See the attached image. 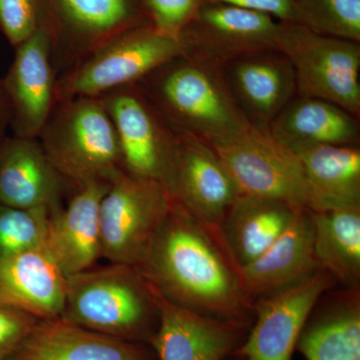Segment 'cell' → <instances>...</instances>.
Here are the masks:
<instances>
[{
	"label": "cell",
	"mask_w": 360,
	"mask_h": 360,
	"mask_svg": "<svg viewBox=\"0 0 360 360\" xmlns=\"http://www.w3.org/2000/svg\"><path fill=\"white\" fill-rule=\"evenodd\" d=\"M70 191L39 139L14 136L0 146V203L22 210H60Z\"/></svg>",
	"instance_id": "obj_17"
},
{
	"label": "cell",
	"mask_w": 360,
	"mask_h": 360,
	"mask_svg": "<svg viewBox=\"0 0 360 360\" xmlns=\"http://www.w3.org/2000/svg\"><path fill=\"white\" fill-rule=\"evenodd\" d=\"M333 283L335 279L319 269L297 285L258 298L250 333L234 355L243 360H292L307 319Z\"/></svg>",
	"instance_id": "obj_13"
},
{
	"label": "cell",
	"mask_w": 360,
	"mask_h": 360,
	"mask_svg": "<svg viewBox=\"0 0 360 360\" xmlns=\"http://www.w3.org/2000/svg\"><path fill=\"white\" fill-rule=\"evenodd\" d=\"M136 84L170 129L212 146L231 141L251 125L232 98L219 66L212 63L177 56Z\"/></svg>",
	"instance_id": "obj_2"
},
{
	"label": "cell",
	"mask_w": 360,
	"mask_h": 360,
	"mask_svg": "<svg viewBox=\"0 0 360 360\" xmlns=\"http://www.w3.org/2000/svg\"><path fill=\"white\" fill-rule=\"evenodd\" d=\"M307 360H360V291L347 288L314 307L295 347Z\"/></svg>",
	"instance_id": "obj_24"
},
{
	"label": "cell",
	"mask_w": 360,
	"mask_h": 360,
	"mask_svg": "<svg viewBox=\"0 0 360 360\" xmlns=\"http://www.w3.org/2000/svg\"><path fill=\"white\" fill-rule=\"evenodd\" d=\"M60 319L108 338L149 345L160 314L153 286L139 269L110 262L66 276Z\"/></svg>",
	"instance_id": "obj_3"
},
{
	"label": "cell",
	"mask_w": 360,
	"mask_h": 360,
	"mask_svg": "<svg viewBox=\"0 0 360 360\" xmlns=\"http://www.w3.org/2000/svg\"><path fill=\"white\" fill-rule=\"evenodd\" d=\"M162 184L172 202L194 219L219 226L243 194L210 143L174 130Z\"/></svg>",
	"instance_id": "obj_9"
},
{
	"label": "cell",
	"mask_w": 360,
	"mask_h": 360,
	"mask_svg": "<svg viewBox=\"0 0 360 360\" xmlns=\"http://www.w3.org/2000/svg\"><path fill=\"white\" fill-rule=\"evenodd\" d=\"M277 49L293 66L297 96L329 101L360 118V42L281 22Z\"/></svg>",
	"instance_id": "obj_7"
},
{
	"label": "cell",
	"mask_w": 360,
	"mask_h": 360,
	"mask_svg": "<svg viewBox=\"0 0 360 360\" xmlns=\"http://www.w3.org/2000/svg\"><path fill=\"white\" fill-rule=\"evenodd\" d=\"M304 169L307 210L360 207L359 146H321L296 153Z\"/></svg>",
	"instance_id": "obj_23"
},
{
	"label": "cell",
	"mask_w": 360,
	"mask_h": 360,
	"mask_svg": "<svg viewBox=\"0 0 360 360\" xmlns=\"http://www.w3.org/2000/svg\"><path fill=\"white\" fill-rule=\"evenodd\" d=\"M149 22L141 0H40L58 77L125 30Z\"/></svg>",
	"instance_id": "obj_6"
},
{
	"label": "cell",
	"mask_w": 360,
	"mask_h": 360,
	"mask_svg": "<svg viewBox=\"0 0 360 360\" xmlns=\"http://www.w3.org/2000/svg\"><path fill=\"white\" fill-rule=\"evenodd\" d=\"M117 134L123 172L162 184L172 143V130L137 84L99 96Z\"/></svg>",
	"instance_id": "obj_12"
},
{
	"label": "cell",
	"mask_w": 360,
	"mask_h": 360,
	"mask_svg": "<svg viewBox=\"0 0 360 360\" xmlns=\"http://www.w3.org/2000/svg\"><path fill=\"white\" fill-rule=\"evenodd\" d=\"M310 213L319 269L347 288H359L360 207Z\"/></svg>",
	"instance_id": "obj_26"
},
{
	"label": "cell",
	"mask_w": 360,
	"mask_h": 360,
	"mask_svg": "<svg viewBox=\"0 0 360 360\" xmlns=\"http://www.w3.org/2000/svg\"><path fill=\"white\" fill-rule=\"evenodd\" d=\"M202 4H220L257 11L279 22L295 23V0H202Z\"/></svg>",
	"instance_id": "obj_32"
},
{
	"label": "cell",
	"mask_w": 360,
	"mask_h": 360,
	"mask_svg": "<svg viewBox=\"0 0 360 360\" xmlns=\"http://www.w3.org/2000/svg\"><path fill=\"white\" fill-rule=\"evenodd\" d=\"M241 193L285 201L307 210L304 169L298 155L270 134L250 125L231 141L212 146Z\"/></svg>",
	"instance_id": "obj_10"
},
{
	"label": "cell",
	"mask_w": 360,
	"mask_h": 360,
	"mask_svg": "<svg viewBox=\"0 0 360 360\" xmlns=\"http://www.w3.org/2000/svg\"><path fill=\"white\" fill-rule=\"evenodd\" d=\"M219 68L232 98L253 127L269 129L296 96L295 70L278 49L251 52Z\"/></svg>",
	"instance_id": "obj_15"
},
{
	"label": "cell",
	"mask_w": 360,
	"mask_h": 360,
	"mask_svg": "<svg viewBox=\"0 0 360 360\" xmlns=\"http://www.w3.org/2000/svg\"><path fill=\"white\" fill-rule=\"evenodd\" d=\"M66 276L45 248L0 257V305L39 319L60 317Z\"/></svg>",
	"instance_id": "obj_21"
},
{
	"label": "cell",
	"mask_w": 360,
	"mask_h": 360,
	"mask_svg": "<svg viewBox=\"0 0 360 360\" xmlns=\"http://www.w3.org/2000/svg\"><path fill=\"white\" fill-rule=\"evenodd\" d=\"M37 321L32 314L0 305V360L13 354Z\"/></svg>",
	"instance_id": "obj_31"
},
{
	"label": "cell",
	"mask_w": 360,
	"mask_h": 360,
	"mask_svg": "<svg viewBox=\"0 0 360 360\" xmlns=\"http://www.w3.org/2000/svg\"><path fill=\"white\" fill-rule=\"evenodd\" d=\"M56 75L44 28L16 47L4 84L15 136L39 139L56 104Z\"/></svg>",
	"instance_id": "obj_16"
},
{
	"label": "cell",
	"mask_w": 360,
	"mask_h": 360,
	"mask_svg": "<svg viewBox=\"0 0 360 360\" xmlns=\"http://www.w3.org/2000/svg\"><path fill=\"white\" fill-rule=\"evenodd\" d=\"M139 269L175 304L214 319L252 324L255 300L243 288L221 227L194 219L174 202Z\"/></svg>",
	"instance_id": "obj_1"
},
{
	"label": "cell",
	"mask_w": 360,
	"mask_h": 360,
	"mask_svg": "<svg viewBox=\"0 0 360 360\" xmlns=\"http://www.w3.org/2000/svg\"><path fill=\"white\" fill-rule=\"evenodd\" d=\"M172 206V198L160 182L120 172L101 201L103 257L141 267Z\"/></svg>",
	"instance_id": "obj_8"
},
{
	"label": "cell",
	"mask_w": 360,
	"mask_h": 360,
	"mask_svg": "<svg viewBox=\"0 0 360 360\" xmlns=\"http://www.w3.org/2000/svg\"><path fill=\"white\" fill-rule=\"evenodd\" d=\"M111 182L97 181L73 191L66 207L51 215L45 250L65 276L94 266L101 252V201Z\"/></svg>",
	"instance_id": "obj_18"
},
{
	"label": "cell",
	"mask_w": 360,
	"mask_h": 360,
	"mask_svg": "<svg viewBox=\"0 0 360 360\" xmlns=\"http://www.w3.org/2000/svg\"><path fill=\"white\" fill-rule=\"evenodd\" d=\"M40 0H0V28L18 47L39 26Z\"/></svg>",
	"instance_id": "obj_30"
},
{
	"label": "cell",
	"mask_w": 360,
	"mask_h": 360,
	"mask_svg": "<svg viewBox=\"0 0 360 360\" xmlns=\"http://www.w3.org/2000/svg\"><path fill=\"white\" fill-rule=\"evenodd\" d=\"M298 210L276 198L241 194L220 226L239 266L250 264L269 250L288 229Z\"/></svg>",
	"instance_id": "obj_25"
},
{
	"label": "cell",
	"mask_w": 360,
	"mask_h": 360,
	"mask_svg": "<svg viewBox=\"0 0 360 360\" xmlns=\"http://www.w3.org/2000/svg\"><path fill=\"white\" fill-rule=\"evenodd\" d=\"M153 290L160 322L149 345L156 360H225L245 342L251 326L198 314Z\"/></svg>",
	"instance_id": "obj_14"
},
{
	"label": "cell",
	"mask_w": 360,
	"mask_h": 360,
	"mask_svg": "<svg viewBox=\"0 0 360 360\" xmlns=\"http://www.w3.org/2000/svg\"><path fill=\"white\" fill-rule=\"evenodd\" d=\"M295 23L317 34L360 42V0H295Z\"/></svg>",
	"instance_id": "obj_27"
},
{
	"label": "cell",
	"mask_w": 360,
	"mask_h": 360,
	"mask_svg": "<svg viewBox=\"0 0 360 360\" xmlns=\"http://www.w3.org/2000/svg\"><path fill=\"white\" fill-rule=\"evenodd\" d=\"M270 134L298 153L321 146H359V118L340 106L296 94L269 127Z\"/></svg>",
	"instance_id": "obj_22"
},
{
	"label": "cell",
	"mask_w": 360,
	"mask_h": 360,
	"mask_svg": "<svg viewBox=\"0 0 360 360\" xmlns=\"http://www.w3.org/2000/svg\"><path fill=\"white\" fill-rule=\"evenodd\" d=\"M225 360H243V359H240V357L236 356V355H233V356L229 357V359H226Z\"/></svg>",
	"instance_id": "obj_33"
},
{
	"label": "cell",
	"mask_w": 360,
	"mask_h": 360,
	"mask_svg": "<svg viewBox=\"0 0 360 360\" xmlns=\"http://www.w3.org/2000/svg\"><path fill=\"white\" fill-rule=\"evenodd\" d=\"M184 56L179 37L150 23L125 30L56 79V103L75 97H98L136 84L170 59Z\"/></svg>",
	"instance_id": "obj_5"
},
{
	"label": "cell",
	"mask_w": 360,
	"mask_h": 360,
	"mask_svg": "<svg viewBox=\"0 0 360 360\" xmlns=\"http://www.w3.org/2000/svg\"><path fill=\"white\" fill-rule=\"evenodd\" d=\"M281 22L267 14L202 4L179 35L184 56L217 66L251 52L277 49Z\"/></svg>",
	"instance_id": "obj_11"
},
{
	"label": "cell",
	"mask_w": 360,
	"mask_h": 360,
	"mask_svg": "<svg viewBox=\"0 0 360 360\" xmlns=\"http://www.w3.org/2000/svg\"><path fill=\"white\" fill-rule=\"evenodd\" d=\"M319 269L311 213L300 208L276 243L257 259L239 266V274L246 292L257 300L297 285Z\"/></svg>",
	"instance_id": "obj_19"
},
{
	"label": "cell",
	"mask_w": 360,
	"mask_h": 360,
	"mask_svg": "<svg viewBox=\"0 0 360 360\" xmlns=\"http://www.w3.org/2000/svg\"><path fill=\"white\" fill-rule=\"evenodd\" d=\"M39 141L70 191L112 182L123 172L117 134L101 97L58 101Z\"/></svg>",
	"instance_id": "obj_4"
},
{
	"label": "cell",
	"mask_w": 360,
	"mask_h": 360,
	"mask_svg": "<svg viewBox=\"0 0 360 360\" xmlns=\"http://www.w3.org/2000/svg\"><path fill=\"white\" fill-rule=\"evenodd\" d=\"M51 213L0 203V257L45 248Z\"/></svg>",
	"instance_id": "obj_28"
},
{
	"label": "cell",
	"mask_w": 360,
	"mask_h": 360,
	"mask_svg": "<svg viewBox=\"0 0 360 360\" xmlns=\"http://www.w3.org/2000/svg\"><path fill=\"white\" fill-rule=\"evenodd\" d=\"M4 360H156L153 348L99 335L60 317L39 319Z\"/></svg>",
	"instance_id": "obj_20"
},
{
	"label": "cell",
	"mask_w": 360,
	"mask_h": 360,
	"mask_svg": "<svg viewBox=\"0 0 360 360\" xmlns=\"http://www.w3.org/2000/svg\"><path fill=\"white\" fill-rule=\"evenodd\" d=\"M150 25L163 34L179 37L202 0H141Z\"/></svg>",
	"instance_id": "obj_29"
}]
</instances>
